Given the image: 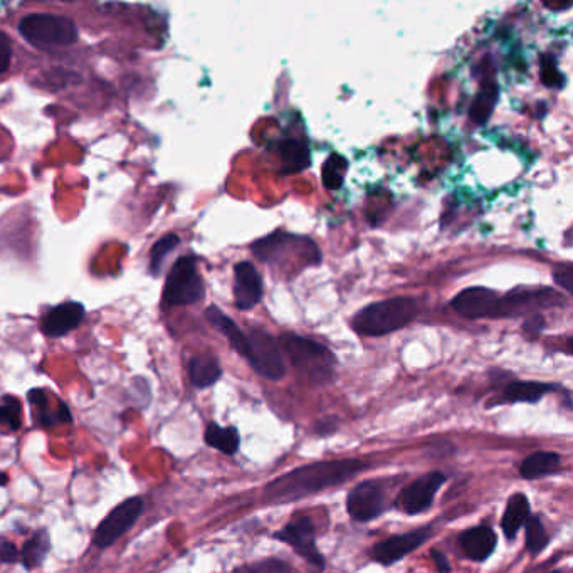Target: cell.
Masks as SVG:
<instances>
[{
  "instance_id": "cell-38",
  "label": "cell",
  "mask_w": 573,
  "mask_h": 573,
  "mask_svg": "<svg viewBox=\"0 0 573 573\" xmlns=\"http://www.w3.org/2000/svg\"><path fill=\"white\" fill-rule=\"evenodd\" d=\"M335 431H337V422L332 417L318 422V432H320L321 436H328V434H332Z\"/></svg>"
},
{
  "instance_id": "cell-32",
  "label": "cell",
  "mask_w": 573,
  "mask_h": 573,
  "mask_svg": "<svg viewBox=\"0 0 573 573\" xmlns=\"http://www.w3.org/2000/svg\"><path fill=\"white\" fill-rule=\"evenodd\" d=\"M542 81L548 88L560 90L565 86V76L557 69V61L552 56L542 58Z\"/></svg>"
},
{
  "instance_id": "cell-4",
  "label": "cell",
  "mask_w": 573,
  "mask_h": 573,
  "mask_svg": "<svg viewBox=\"0 0 573 573\" xmlns=\"http://www.w3.org/2000/svg\"><path fill=\"white\" fill-rule=\"evenodd\" d=\"M279 343L293 363V367L305 379L318 385L332 382L335 377V368H337V358L332 350H328L325 345L315 340L293 335V333L283 335Z\"/></svg>"
},
{
  "instance_id": "cell-25",
  "label": "cell",
  "mask_w": 573,
  "mask_h": 573,
  "mask_svg": "<svg viewBox=\"0 0 573 573\" xmlns=\"http://www.w3.org/2000/svg\"><path fill=\"white\" fill-rule=\"evenodd\" d=\"M557 389V385L542 384V382H513L505 390L506 402H538L543 395Z\"/></svg>"
},
{
  "instance_id": "cell-27",
  "label": "cell",
  "mask_w": 573,
  "mask_h": 573,
  "mask_svg": "<svg viewBox=\"0 0 573 573\" xmlns=\"http://www.w3.org/2000/svg\"><path fill=\"white\" fill-rule=\"evenodd\" d=\"M498 85L495 79H488L483 88L479 91L473 106H471V118L478 125H484L489 120V116L495 110L496 101H498Z\"/></svg>"
},
{
  "instance_id": "cell-2",
  "label": "cell",
  "mask_w": 573,
  "mask_h": 573,
  "mask_svg": "<svg viewBox=\"0 0 573 573\" xmlns=\"http://www.w3.org/2000/svg\"><path fill=\"white\" fill-rule=\"evenodd\" d=\"M253 253L261 263L269 264L291 276L308 266L321 263V251L310 237L296 236L290 232L274 231L253 244Z\"/></svg>"
},
{
  "instance_id": "cell-34",
  "label": "cell",
  "mask_w": 573,
  "mask_h": 573,
  "mask_svg": "<svg viewBox=\"0 0 573 573\" xmlns=\"http://www.w3.org/2000/svg\"><path fill=\"white\" fill-rule=\"evenodd\" d=\"M21 560V553L17 550L14 543L9 542L7 538L0 537V562L14 563Z\"/></svg>"
},
{
  "instance_id": "cell-15",
  "label": "cell",
  "mask_w": 573,
  "mask_h": 573,
  "mask_svg": "<svg viewBox=\"0 0 573 573\" xmlns=\"http://www.w3.org/2000/svg\"><path fill=\"white\" fill-rule=\"evenodd\" d=\"M427 538H429V530L427 528L411 531V533H405V535H397V537L377 543L372 548L370 555H372L375 562L382 563V565H392V563L399 562L405 555H409V553L424 545V542H427Z\"/></svg>"
},
{
  "instance_id": "cell-5",
  "label": "cell",
  "mask_w": 573,
  "mask_h": 573,
  "mask_svg": "<svg viewBox=\"0 0 573 573\" xmlns=\"http://www.w3.org/2000/svg\"><path fill=\"white\" fill-rule=\"evenodd\" d=\"M19 31L37 48L69 46L78 39V29L68 17L32 14L19 22Z\"/></svg>"
},
{
  "instance_id": "cell-9",
  "label": "cell",
  "mask_w": 573,
  "mask_h": 573,
  "mask_svg": "<svg viewBox=\"0 0 573 573\" xmlns=\"http://www.w3.org/2000/svg\"><path fill=\"white\" fill-rule=\"evenodd\" d=\"M563 305V296L550 288L542 290H515L500 298L498 318H513V316L526 315L540 308H552Z\"/></svg>"
},
{
  "instance_id": "cell-23",
  "label": "cell",
  "mask_w": 573,
  "mask_h": 573,
  "mask_svg": "<svg viewBox=\"0 0 573 573\" xmlns=\"http://www.w3.org/2000/svg\"><path fill=\"white\" fill-rule=\"evenodd\" d=\"M49 550H51V538H49L48 531H36L19 552L22 565L27 570H34L46 560Z\"/></svg>"
},
{
  "instance_id": "cell-16",
  "label": "cell",
  "mask_w": 573,
  "mask_h": 573,
  "mask_svg": "<svg viewBox=\"0 0 573 573\" xmlns=\"http://www.w3.org/2000/svg\"><path fill=\"white\" fill-rule=\"evenodd\" d=\"M83 316H85V306L79 303H63L44 315L41 330L46 337H64L66 333L78 328Z\"/></svg>"
},
{
  "instance_id": "cell-13",
  "label": "cell",
  "mask_w": 573,
  "mask_h": 573,
  "mask_svg": "<svg viewBox=\"0 0 573 573\" xmlns=\"http://www.w3.org/2000/svg\"><path fill=\"white\" fill-rule=\"evenodd\" d=\"M385 496L379 484L365 481L350 491L347 500V510L353 520L370 521L379 518L384 513Z\"/></svg>"
},
{
  "instance_id": "cell-41",
  "label": "cell",
  "mask_w": 573,
  "mask_h": 573,
  "mask_svg": "<svg viewBox=\"0 0 573 573\" xmlns=\"http://www.w3.org/2000/svg\"><path fill=\"white\" fill-rule=\"evenodd\" d=\"M550 573H562V572H550Z\"/></svg>"
},
{
  "instance_id": "cell-17",
  "label": "cell",
  "mask_w": 573,
  "mask_h": 573,
  "mask_svg": "<svg viewBox=\"0 0 573 573\" xmlns=\"http://www.w3.org/2000/svg\"><path fill=\"white\" fill-rule=\"evenodd\" d=\"M496 542H498L496 533L488 526H476L464 531L459 537V545L463 548V552L474 562L488 560L489 555L495 552Z\"/></svg>"
},
{
  "instance_id": "cell-36",
  "label": "cell",
  "mask_w": 573,
  "mask_h": 573,
  "mask_svg": "<svg viewBox=\"0 0 573 573\" xmlns=\"http://www.w3.org/2000/svg\"><path fill=\"white\" fill-rule=\"evenodd\" d=\"M525 332L530 335V337H537L538 333L542 332L545 328V318L542 315H533L530 320L526 321Z\"/></svg>"
},
{
  "instance_id": "cell-1",
  "label": "cell",
  "mask_w": 573,
  "mask_h": 573,
  "mask_svg": "<svg viewBox=\"0 0 573 573\" xmlns=\"http://www.w3.org/2000/svg\"><path fill=\"white\" fill-rule=\"evenodd\" d=\"M365 469L367 466L355 459L308 464V466L284 474L281 478L274 479L273 483H269L264 488V498L268 503L284 505V503L301 500L306 496L320 493L323 489L345 483Z\"/></svg>"
},
{
  "instance_id": "cell-22",
  "label": "cell",
  "mask_w": 573,
  "mask_h": 573,
  "mask_svg": "<svg viewBox=\"0 0 573 573\" xmlns=\"http://www.w3.org/2000/svg\"><path fill=\"white\" fill-rule=\"evenodd\" d=\"M528 518H530V501H528V498L525 495H521V493L511 496L508 505H506L503 521H501V528H503L505 537L508 540H513Z\"/></svg>"
},
{
  "instance_id": "cell-3",
  "label": "cell",
  "mask_w": 573,
  "mask_h": 573,
  "mask_svg": "<svg viewBox=\"0 0 573 573\" xmlns=\"http://www.w3.org/2000/svg\"><path fill=\"white\" fill-rule=\"evenodd\" d=\"M416 315V300L399 296L365 306L353 316L352 328L365 337H384L409 325Z\"/></svg>"
},
{
  "instance_id": "cell-31",
  "label": "cell",
  "mask_w": 573,
  "mask_h": 573,
  "mask_svg": "<svg viewBox=\"0 0 573 573\" xmlns=\"http://www.w3.org/2000/svg\"><path fill=\"white\" fill-rule=\"evenodd\" d=\"M179 242V236L169 234V236L162 237V239L153 246L152 254H150V271H152V274H155V276L160 274V268H162L163 261L167 258V254L172 253V251L179 246Z\"/></svg>"
},
{
  "instance_id": "cell-35",
  "label": "cell",
  "mask_w": 573,
  "mask_h": 573,
  "mask_svg": "<svg viewBox=\"0 0 573 573\" xmlns=\"http://www.w3.org/2000/svg\"><path fill=\"white\" fill-rule=\"evenodd\" d=\"M11 56V41L4 32H0V74L6 73L9 64H11Z\"/></svg>"
},
{
  "instance_id": "cell-11",
  "label": "cell",
  "mask_w": 573,
  "mask_h": 573,
  "mask_svg": "<svg viewBox=\"0 0 573 573\" xmlns=\"http://www.w3.org/2000/svg\"><path fill=\"white\" fill-rule=\"evenodd\" d=\"M500 298L501 296H498L496 291L483 288V286H473V288L461 291L451 301V306L458 315L464 316L468 320L498 318Z\"/></svg>"
},
{
  "instance_id": "cell-28",
  "label": "cell",
  "mask_w": 573,
  "mask_h": 573,
  "mask_svg": "<svg viewBox=\"0 0 573 573\" xmlns=\"http://www.w3.org/2000/svg\"><path fill=\"white\" fill-rule=\"evenodd\" d=\"M348 169L347 158L338 153H333L323 165V185L326 189L338 190L345 180V172Z\"/></svg>"
},
{
  "instance_id": "cell-14",
  "label": "cell",
  "mask_w": 573,
  "mask_h": 573,
  "mask_svg": "<svg viewBox=\"0 0 573 573\" xmlns=\"http://www.w3.org/2000/svg\"><path fill=\"white\" fill-rule=\"evenodd\" d=\"M264 295L263 278L258 269L248 261L236 264L234 268V300L237 310H253L261 303Z\"/></svg>"
},
{
  "instance_id": "cell-37",
  "label": "cell",
  "mask_w": 573,
  "mask_h": 573,
  "mask_svg": "<svg viewBox=\"0 0 573 573\" xmlns=\"http://www.w3.org/2000/svg\"><path fill=\"white\" fill-rule=\"evenodd\" d=\"M432 558H434V563H436V567L439 572H451V565H449V562H447V558L444 557V553L437 552V550H432Z\"/></svg>"
},
{
  "instance_id": "cell-40",
  "label": "cell",
  "mask_w": 573,
  "mask_h": 573,
  "mask_svg": "<svg viewBox=\"0 0 573 573\" xmlns=\"http://www.w3.org/2000/svg\"><path fill=\"white\" fill-rule=\"evenodd\" d=\"M7 483H9V476H7L6 473H2V471H0V486H6Z\"/></svg>"
},
{
  "instance_id": "cell-29",
  "label": "cell",
  "mask_w": 573,
  "mask_h": 573,
  "mask_svg": "<svg viewBox=\"0 0 573 573\" xmlns=\"http://www.w3.org/2000/svg\"><path fill=\"white\" fill-rule=\"evenodd\" d=\"M22 424L21 402L12 397L4 395L0 400V426L7 427L11 431H19Z\"/></svg>"
},
{
  "instance_id": "cell-30",
  "label": "cell",
  "mask_w": 573,
  "mask_h": 573,
  "mask_svg": "<svg viewBox=\"0 0 573 573\" xmlns=\"http://www.w3.org/2000/svg\"><path fill=\"white\" fill-rule=\"evenodd\" d=\"M526 525V548L528 552L533 555L545 550L548 545V535L545 528H543L542 521L538 516H531L525 521Z\"/></svg>"
},
{
  "instance_id": "cell-19",
  "label": "cell",
  "mask_w": 573,
  "mask_h": 573,
  "mask_svg": "<svg viewBox=\"0 0 573 573\" xmlns=\"http://www.w3.org/2000/svg\"><path fill=\"white\" fill-rule=\"evenodd\" d=\"M278 153L279 157H281V162H283V167L279 170V174H298L301 170L310 167V148L301 140H295V138L281 140L278 143Z\"/></svg>"
},
{
  "instance_id": "cell-33",
  "label": "cell",
  "mask_w": 573,
  "mask_h": 573,
  "mask_svg": "<svg viewBox=\"0 0 573 573\" xmlns=\"http://www.w3.org/2000/svg\"><path fill=\"white\" fill-rule=\"evenodd\" d=\"M553 279L555 283L560 284L563 290L567 291L568 295L572 293V283H573V268L572 264L567 263L560 266V268L553 271Z\"/></svg>"
},
{
  "instance_id": "cell-20",
  "label": "cell",
  "mask_w": 573,
  "mask_h": 573,
  "mask_svg": "<svg viewBox=\"0 0 573 573\" xmlns=\"http://www.w3.org/2000/svg\"><path fill=\"white\" fill-rule=\"evenodd\" d=\"M206 316L207 320L211 321V325L227 338V342L231 343V347L242 358H246V355H248V337H246V333H242L241 328L229 316L224 315L217 306L207 308Z\"/></svg>"
},
{
  "instance_id": "cell-21",
  "label": "cell",
  "mask_w": 573,
  "mask_h": 573,
  "mask_svg": "<svg viewBox=\"0 0 573 573\" xmlns=\"http://www.w3.org/2000/svg\"><path fill=\"white\" fill-rule=\"evenodd\" d=\"M190 382L197 389H207L216 384L217 380L222 377V368L217 362L216 357L212 355H200L194 357L189 363Z\"/></svg>"
},
{
  "instance_id": "cell-24",
  "label": "cell",
  "mask_w": 573,
  "mask_h": 573,
  "mask_svg": "<svg viewBox=\"0 0 573 573\" xmlns=\"http://www.w3.org/2000/svg\"><path fill=\"white\" fill-rule=\"evenodd\" d=\"M562 459L557 453H540L531 454L521 464V476L525 479H537L545 474H552L560 468Z\"/></svg>"
},
{
  "instance_id": "cell-6",
  "label": "cell",
  "mask_w": 573,
  "mask_h": 573,
  "mask_svg": "<svg viewBox=\"0 0 573 573\" xmlns=\"http://www.w3.org/2000/svg\"><path fill=\"white\" fill-rule=\"evenodd\" d=\"M204 296V283L197 271V259L194 256H184L174 264L170 271L165 290H163V306L194 305Z\"/></svg>"
},
{
  "instance_id": "cell-8",
  "label": "cell",
  "mask_w": 573,
  "mask_h": 573,
  "mask_svg": "<svg viewBox=\"0 0 573 573\" xmlns=\"http://www.w3.org/2000/svg\"><path fill=\"white\" fill-rule=\"evenodd\" d=\"M142 513V498L135 496V498L123 501L116 508H113L106 515L105 520L98 525L95 535H93V545L98 548L111 547L116 540H120L137 523Z\"/></svg>"
},
{
  "instance_id": "cell-39",
  "label": "cell",
  "mask_w": 573,
  "mask_h": 573,
  "mask_svg": "<svg viewBox=\"0 0 573 573\" xmlns=\"http://www.w3.org/2000/svg\"><path fill=\"white\" fill-rule=\"evenodd\" d=\"M545 7H548V9H553V11H562V9H570V4H565V6H562V4H550V2H545Z\"/></svg>"
},
{
  "instance_id": "cell-18",
  "label": "cell",
  "mask_w": 573,
  "mask_h": 573,
  "mask_svg": "<svg viewBox=\"0 0 573 573\" xmlns=\"http://www.w3.org/2000/svg\"><path fill=\"white\" fill-rule=\"evenodd\" d=\"M27 399L31 402L34 411H36L37 422L44 427L58 426V424H71L73 416L69 412L68 405L61 402L58 409L53 411L49 404L48 392L43 389H34L27 394Z\"/></svg>"
},
{
  "instance_id": "cell-12",
  "label": "cell",
  "mask_w": 573,
  "mask_h": 573,
  "mask_svg": "<svg viewBox=\"0 0 573 573\" xmlns=\"http://www.w3.org/2000/svg\"><path fill=\"white\" fill-rule=\"evenodd\" d=\"M444 483L446 476L439 471L426 474L402 491L397 506L407 515H419L422 511L429 510L437 491L444 486Z\"/></svg>"
},
{
  "instance_id": "cell-26",
  "label": "cell",
  "mask_w": 573,
  "mask_h": 573,
  "mask_svg": "<svg viewBox=\"0 0 573 573\" xmlns=\"http://www.w3.org/2000/svg\"><path fill=\"white\" fill-rule=\"evenodd\" d=\"M207 446L214 447L217 451L232 456L237 453L241 439L236 427H221L217 424H209L206 429Z\"/></svg>"
},
{
  "instance_id": "cell-7",
  "label": "cell",
  "mask_w": 573,
  "mask_h": 573,
  "mask_svg": "<svg viewBox=\"0 0 573 573\" xmlns=\"http://www.w3.org/2000/svg\"><path fill=\"white\" fill-rule=\"evenodd\" d=\"M246 337H248L246 360L249 365L264 379L274 380V382L283 379L286 367H284L283 357H281L276 340L259 328H253Z\"/></svg>"
},
{
  "instance_id": "cell-10",
  "label": "cell",
  "mask_w": 573,
  "mask_h": 573,
  "mask_svg": "<svg viewBox=\"0 0 573 573\" xmlns=\"http://www.w3.org/2000/svg\"><path fill=\"white\" fill-rule=\"evenodd\" d=\"M276 538L295 548V552L300 557L305 558L306 562L311 563L313 567L318 568V570L325 568V558L316 548L315 525L310 518L303 516V518L291 521L284 526L283 530L279 531Z\"/></svg>"
}]
</instances>
